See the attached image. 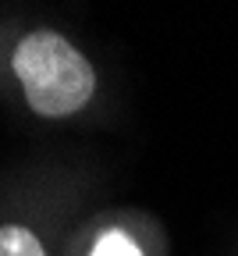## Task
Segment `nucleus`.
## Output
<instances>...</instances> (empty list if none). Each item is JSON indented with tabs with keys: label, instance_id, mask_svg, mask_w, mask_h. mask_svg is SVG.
<instances>
[{
	"label": "nucleus",
	"instance_id": "nucleus-3",
	"mask_svg": "<svg viewBox=\"0 0 238 256\" xmlns=\"http://www.w3.org/2000/svg\"><path fill=\"white\" fill-rule=\"evenodd\" d=\"M92 256H142V252H139V246H135L132 238H124L121 232H110V235H104V238L92 246Z\"/></svg>",
	"mask_w": 238,
	"mask_h": 256
},
{
	"label": "nucleus",
	"instance_id": "nucleus-1",
	"mask_svg": "<svg viewBox=\"0 0 238 256\" xmlns=\"http://www.w3.org/2000/svg\"><path fill=\"white\" fill-rule=\"evenodd\" d=\"M11 75L25 107L46 121L82 114L96 96L92 60L57 28L22 32L11 46Z\"/></svg>",
	"mask_w": 238,
	"mask_h": 256
},
{
	"label": "nucleus",
	"instance_id": "nucleus-2",
	"mask_svg": "<svg viewBox=\"0 0 238 256\" xmlns=\"http://www.w3.org/2000/svg\"><path fill=\"white\" fill-rule=\"evenodd\" d=\"M0 256H50V249L28 220H0Z\"/></svg>",
	"mask_w": 238,
	"mask_h": 256
}]
</instances>
